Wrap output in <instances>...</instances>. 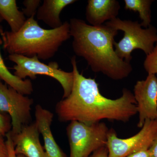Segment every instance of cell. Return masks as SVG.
Masks as SVG:
<instances>
[{"label":"cell","mask_w":157,"mask_h":157,"mask_svg":"<svg viewBox=\"0 0 157 157\" xmlns=\"http://www.w3.org/2000/svg\"><path fill=\"white\" fill-rule=\"evenodd\" d=\"M73 83L67 98L58 102L55 111L61 122L77 121L92 124L107 119L127 122L137 113L134 94L124 88L116 99L102 95L95 78H86L79 73L76 56L72 57Z\"/></svg>","instance_id":"cell-1"},{"label":"cell","mask_w":157,"mask_h":157,"mask_svg":"<svg viewBox=\"0 0 157 157\" xmlns=\"http://www.w3.org/2000/svg\"><path fill=\"white\" fill-rule=\"evenodd\" d=\"M69 24L73 51L85 59L93 72L115 80L131 74L130 63L118 56L113 47L118 31L106 24L94 26L76 18L70 19Z\"/></svg>","instance_id":"cell-2"},{"label":"cell","mask_w":157,"mask_h":157,"mask_svg":"<svg viewBox=\"0 0 157 157\" xmlns=\"http://www.w3.org/2000/svg\"><path fill=\"white\" fill-rule=\"evenodd\" d=\"M1 36L3 47L9 55L37 56L39 59L45 60L52 58L71 35L68 21L58 28L46 29L39 25L35 17H32L27 18L16 33L7 31Z\"/></svg>","instance_id":"cell-3"},{"label":"cell","mask_w":157,"mask_h":157,"mask_svg":"<svg viewBox=\"0 0 157 157\" xmlns=\"http://www.w3.org/2000/svg\"><path fill=\"white\" fill-rule=\"evenodd\" d=\"M105 24L124 32L123 38L114 43L116 53L121 59L130 63L132 53L135 49L143 51L146 56L153 50L157 40V30L153 26L143 28L138 21L122 20L117 17Z\"/></svg>","instance_id":"cell-4"},{"label":"cell","mask_w":157,"mask_h":157,"mask_svg":"<svg viewBox=\"0 0 157 157\" xmlns=\"http://www.w3.org/2000/svg\"><path fill=\"white\" fill-rule=\"evenodd\" d=\"M109 130L101 122L92 124L70 122L67 128L70 157H89L96 151L106 146Z\"/></svg>","instance_id":"cell-5"},{"label":"cell","mask_w":157,"mask_h":157,"mask_svg":"<svg viewBox=\"0 0 157 157\" xmlns=\"http://www.w3.org/2000/svg\"><path fill=\"white\" fill-rule=\"evenodd\" d=\"M9 59L15 64L13 67L14 74L18 78L25 79L29 77L35 79L37 75L49 76L56 80L61 85L63 90V99L70 95L73 86V72H66L61 70L56 62H51L46 64L40 61L37 56L30 58L17 54L9 55Z\"/></svg>","instance_id":"cell-6"},{"label":"cell","mask_w":157,"mask_h":157,"mask_svg":"<svg viewBox=\"0 0 157 157\" xmlns=\"http://www.w3.org/2000/svg\"><path fill=\"white\" fill-rule=\"evenodd\" d=\"M157 135V119L146 120L140 132L129 138H118L113 129H109L106 147L108 157H125L129 155L147 150Z\"/></svg>","instance_id":"cell-7"},{"label":"cell","mask_w":157,"mask_h":157,"mask_svg":"<svg viewBox=\"0 0 157 157\" xmlns=\"http://www.w3.org/2000/svg\"><path fill=\"white\" fill-rule=\"evenodd\" d=\"M33 104V99L3 83L0 79V112L6 113L11 117V135L18 134L24 127L32 123Z\"/></svg>","instance_id":"cell-8"},{"label":"cell","mask_w":157,"mask_h":157,"mask_svg":"<svg viewBox=\"0 0 157 157\" xmlns=\"http://www.w3.org/2000/svg\"><path fill=\"white\" fill-rule=\"evenodd\" d=\"M134 92L139 115L137 127L141 128L146 120L157 119L156 76L148 74L146 79L137 81Z\"/></svg>","instance_id":"cell-9"},{"label":"cell","mask_w":157,"mask_h":157,"mask_svg":"<svg viewBox=\"0 0 157 157\" xmlns=\"http://www.w3.org/2000/svg\"><path fill=\"white\" fill-rule=\"evenodd\" d=\"M17 155L26 157H47L39 140L40 132L36 122L25 126L18 134L12 135L9 132Z\"/></svg>","instance_id":"cell-10"},{"label":"cell","mask_w":157,"mask_h":157,"mask_svg":"<svg viewBox=\"0 0 157 157\" xmlns=\"http://www.w3.org/2000/svg\"><path fill=\"white\" fill-rule=\"evenodd\" d=\"M35 122L43 137L44 149L47 157H67L55 140L51 129L53 113L37 104L35 107Z\"/></svg>","instance_id":"cell-11"},{"label":"cell","mask_w":157,"mask_h":157,"mask_svg":"<svg viewBox=\"0 0 157 157\" xmlns=\"http://www.w3.org/2000/svg\"><path fill=\"white\" fill-rule=\"evenodd\" d=\"M120 9L119 2L116 0H89L86 17L90 25L101 26L117 18Z\"/></svg>","instance_id":"cell-12"},{"label":"cell","mask_w":157,"mask_h":157,"mask_svg":"<svg viewBox=\"0 0 157 157\" xmlns=\"http://www.w3.org/2000/svg\"><path fill=\"white\" fill-rule=\"evenodd\" d=\"M76 2V0H44L37 11V19L42 21L52 29L60 27L63 24L60 17L62 11Z\"/></svg>","instance_id":"cell-13"},{"label":"cell","mask_w":157,"mask_h":157,"mask_svg":"<svg viewBox=\"0 0 157 157\" xmlns=\"http://www.w3.org/2000/svg\"><path fill=\"white\" fill-rule=\"evenodd\" d=\"M0 16L8 23L12 33L19 31L27 20L15 0H0Z\"/></svg>","instance_id":"cell-14"},{"label":"cell","mask_w":157,"mask_h":157,"mask_svg":"<svg viewBox=\"0 0 157 157\" xmlns=\"http://www.w3.org/2000/svg\"><path fill=\"white\" fill-rule=\"evenodd\" d=\"M0 79L6 84L25 95L33 91V83L30 79H21L11 73L6 67L0 52Z\"/></svg>","instance_id":"cell-15"},{"label":"cell","mask_w":157,"mask_h":157,"mask_svg":"<svg viewBox=\"0 0 157 157\" xmlns=\"http://www.w3.org/2000/svg\"><path fill=\"white\" fill-rule=\"evenodd\" d=\"M151 0H124L125 9L137 12L141 20L140 25L147 28L151 25Z\"/></svg>","instance_id":"cell-16"},{"label":"cell","mask_w":157,"mask_h":157,"mask_svg":"<svg viewBox=\"0 0 157 157\" xmlns=\"http://www.w3.org/2000/svg\"><path fill=\"white\" fill-rule=\"evenodd\" d=\"M144 67L148 74L157 75V44L152 51L147 55Z\"/></svg>","instance_id":"cell-17"},{"label":"cell","mask_w":157,"mask_h":157,"mask_svg":"<svg viewBox=\"0 0 157 157\" xmlns=\"http://www.w3.org/2000/svg\"><path fill=\"white\" fill-rule=\"evenodd\" d=\"M40 0H25L23 2L24 9L22 12L28 18L35 17L36 15L37 11L40 6Z\"/></svg>","instance_id":"cell-18"},{"label":"cell","mask_w":157,"mask_h":157,"mask_svg":"<svg viewBox=\"0 0 157 157\" xmlns=\"http://www.w3.org/2000/svg\"><path fill=\"white\" fill-rule=\"evenodd\" d=\"M12 128L11 117L8 114H2L0 112V134L6 136Z\"/></svg>","instance_id":"cell-19"},{"label":"cell","mask_w":157,"mask_h":157,"mask_svg":"<svg viewBox=\"0 0 157 157\" xmlns=\"http://www.w3.org/2000/svg\"><path fill=\"white\" fill-rule=\"evenodd\" d=\"M6 143L8 148L9 157H26L22 155H17L14 151V144L9 132L6 135Z\"/></svg>","instance_id":"cell-20"},{"label":"cell","mask_w":157,"mask_h":157,"mask_svg":"<svg viewBox=\"0 0 157 157\" xmlns=\"http://www.w3.org/2000/svg\"><path fill=\"white\" fill-rule=\"evenodd\" d=\"M0 157H9L8 148L2 135L0 134Z\"/></svg>","instance_id":"cell-21"},{"label":"cell","mask_w":157,"mask_h":157,"mask_svg":"<svg viewBox=\"0 0 157 157\" xmlns=\"http://www.w3.org/2000/svg\"><path fill=\"white\" fill-rule=\"evenodd\" d=\"M108 151L107 147H101L96 151L89 157H108Z\"/></svg>","instance_id":"cell-22"},{"label":"cell","mask_w":157,"mask_h":157,"mask_svg":"<svg viewBox=\"0 0 157 157\" xmlns=\"http://www.w3.org/2000/svg\"><path fill=\"white\" fill-rule=\"evenodd\" d=\"M148 151L150 157H157V135Z\"/></svg>","instance_id":"cell-23"},{"label":"cell","mask_w":157,"mask_h":157,"mask_svg":"<svg viewBox=\"0 0 157 157\" xmlns=\"http://www.w3.org/2000/svg\"><path fill=\"white\" fill-rule=\"evenodd\" d=\"M125 157H150V155L148 150H147L134 153Z\"/></svg>","instance_id":"cell-24"},{"label":"cell","mask_w":157,"mask_h":157,"mask_svg":"<svg viewBox=\"0 0 157 157\" xmlns=\"http://www.w3.org/2000/svg\"><path fill=\"white\" fill-rule=\"evenodd\" d=\"M3 20L2 18L0 16V36H2L3 33H4V30H3V27L2 25V22Z\"/></svg>","instance_id":"cell-25"},{"label":"cell","mask_w":157,"mask_h":157,"mask_svg":"<svg viewBox=\"0 0 157 157\" xmlns=\"http://www.w3.org/2000/svg\"><path fill=\"white\" fill-rule=\"evenodd\" d=\"M156 43H157V42H156Z\"/></svg>","instance_id":"cell-26"}]
</instances>
